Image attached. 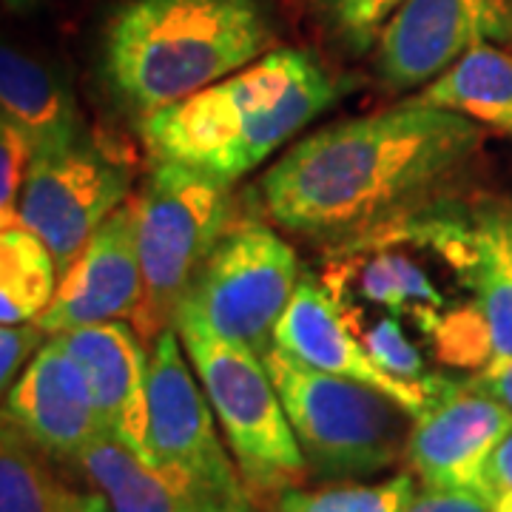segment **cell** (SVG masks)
<instances>
[{
	"label": "cell",
	"instance_id": "30bf717a",
	"mask_svg": "<svg viewBox=\"0 0 512 512\" xmlns=\"http://www.w3.org/2000/svg\"><path fill=\"white\" fill-rule=\"evenodd\" d=\"M484 43H512V0H407L376 40V74L407 92Z\"/></svg>",
	"mask_w": 512,
	"mask_h": 512
},
{
	"label": "cell",
	"instance_id": "6da1fadb",
	"mask_svg": "<svg viewBox=\"0 0 512 512\" xmlns=\"http://www.w3.org/2000/svg\"><path fill=\"white\" fill-rule=\"evenodd\" d=\"M481 143L478 123L413 97L299 140L259 197L285 231L339 245L444 197Z\"/></svg>",
	"mask_w": 512,
	"mask_h": 512
},
{
	"label": "cell",
	"instance_id": "e0dca14e",
	"mask_svg": "<svg viewBox=\"0 0 512 512\" xmlns=\"http://www.w3.org/2000/svg\"><path fill=\"white\" fill-rule=\"evenodd\" d=\"M0 114L20 128L32 154L57 151L83 137V120L69 83L9 43H0Z\"/></svg>",
	"mask_w": 512,
	"mask_h": 512
},
{
	"label": "cell",
	"instance_id": "d4e9b609",
	"mask_svg": "<svg viewBox=\"0 0 512 512\" xmlns=\"http://www.w3.org/2000/svg\"><path fill=\"white\" fill-rule=\"evenodd\" d=\"M32 160V146L20 134L18 126H12L0 114V217L18 220V202L26 180V168Z\"/></svg>",
	"mask_w": 512,
	"mask_h": 512
},
{
	"label": "cell",
	"instance_id": "1f68e13d",
	"mask_svg": "<svg viewBox=\"0 0 512 512\" xmlns=\"http://www.w3.org/2000/svg\"><path fill=\"white\" fill-rule=\"evenodd\" d=\"M3 3H6L9 9H15V12H23V9H29L35 0H3Z\"/></svg>",
	"mask_w": 512,
	"mask_h": 512
},
{
	"label": "cell",
	"instance_id": "8fae6325",
	"mask_svg": "<svg viewBox=\"0 0 512 512\" xmlns=\"http://www.w3.org/2000/svg\"><path fill=\"white\" fill-rule=\"evenodd\" d=\"M510 430L512 407L473 379L444 376L436 399L413 419L402 461L430 490H478L487 458Z\"/></svg>",
	"mask_w": 512,
	"mask_h": 512
},
{
	"label": "cell",
	"instance_id": "484cf974",
	"mask_svg": "<svg viewBox=\"0 0 512 512\" xmlns=\"http://www.w3.org/2000/svg\"><path fill=\"white\" fill-rule=\"evenodd\" d=\"M46 339L49 336L37 322H26V325L0 322V396H6L9 387L18 382L20 370L29 365V359Z\"/></svg>",
	"mask_w": 512,
	"mask_h": 512
},
{
	"label": "cell",
	"instance_id": "ba28073f",
	"mask_svg": "<svg viewBox=\"0 0 512 512\" xmlns=\"http://www.w3.org/2000/svg\"><path fill=\"white\" fill-rule=\"evenodd\" d=\"M148 467L234 504H254L231 461L200 379L185 365L183 342L165 328L148 359Z\"/></svg>",
	"mask_w": 512,
	"mask_h": 512
},
{
	"label": "cell",
	"instance_id": "4316f807",
	"mask_svg": "<svg viewBox=\"0 0 512 512\" xmlns=\"http://www.w3.org/2000/svg\"><path fill=\"white\" fill-rule=\"evenodd\" d=\"M404 512H495V501L481 490H430V487H424Z\"/></svg>",
	"mask_w": 512,
	"mask_h": 512
},
{
	"label": "cell",
	"instance_id": "5b68a950",
	"mask_svg": "<svg viewBox=\"0 0 512 512\" xmlns=\"http://www.w3.org/2000/svg\"><path fill=\"white\" fill-rule=\"evenodd\" d=\"M174 330L180 333L248 493L279 498L299 487L308 476V464L265 359L239 342L222 339L191 316H177Z\"/></svg>",
	"mask_w": 512,
	"mask_h": 512
},
{
	"label": "cell",
	"instance_id": "f546056e",
	"mask_svg": "<svg viewBox=\"0 0 512 512\" xmlns=\"http://www.w3.org/2000/svg\"><path fill=\"white\" fill-rule=\"evenodd\" d=\"M60 512H111V504L100 490H66Z\"/></svg>",
	"mask_w": 512,
	"mask_h": 512
},
{
	"label": "cell",
	"instance_id": "9a60e30c",
	"mask_svg": "<svg viewBox=\"0 0 512 512\" xmlns=\"http://www.w3.org/2000/svg\"><path fill=\"white\" fill-rule=\"evenodd\" d=\"M83 367L100 430L148 464V345L123 322L57 333Z\"/></svg>",
	"mask_w": 512,
	"mask_h": 512
},
{
	"label": "cell",
	"instance_id": "52a82bcc",
	"mask_svg": "<svg viewBox=\"0 0 512 512\" xmlns=\"http://www.w3.org/2000/svg\"><path fill=\"white\" fill-rule=\"evenodd\" d=\"M299 279L296 251L276 231L254 220L234 222L191 282L177 316H191L265 356L274 350V330Z\"/></svg>",
	"mask_w": 512,
	"mask_h": 512
},
{
	"label": "cell",
	"instance_id": "7402d4cb",
	"mask_svg": "<svg viewBox=\"0 0 512 512\" xmlns=\"http://www.w3.org/2000/svg\"><path fill=\"white\" fill-rule=\"evenodd\" d=\"M416 498L410 473L379 484H336L322 490H285L276 498V512H404Z\"/></svg>",
	"mask_w": 512,
	"mask_h": 512
},
{
	"label": "cell",
	"instance_id": "5bb4252c",
	"mask_svg": "<svg viewBox=\"0 0 512 512\" xmlns=\"http://www.w3.org/2000/svg\"><path fill=\"white\" fill-rule=\"evenodd\" d=\"M0 413L49 458L77 461L103 430L83 367L49 336L3 396Z\"/></svg>",
	"mask_w": 512,
	"mask_h": 512
},
{
	"label": "cell",
	"instance_id": "4dcf8cb0",
	"mask_svg": "<svg viewBox=\"0 0 512 512\" xmlns=\"http://www.w3.org/2000/svg\"><path fill=\"white\" fill-rule=\"evenodd\" d=\"M495 512H512V490L495 498Z\"/></svg>",
	"mask_w": 512,
	"mask_h": 512
},
{
	"label": "cell",
	"instance_id": "8992f818",
	"mask_svg": "<svg viewBox=\"0 0 512 512\" xmlns=\"http://www.w3.org/2000/svg\"><path fill=\"white\" fill-rule=\"evenodd\" d=\"M137 205V251L143 265V305L131 328L154 342L197 279L205 259L234 225L231 183L183 163H154Z\"/></svg>",
	"mask_w": 512,
	"mask_h": 512
},
{
	"label": "cell",
	"instance_id": "277c9868",
	"mask_svg": "<svg viewBox=\"0 0 512 512\" xmlns=\"http://www.w3.org/2000/svg\"><path fill=\"white\" fill-rule=\"evenodd\" d=\"M262 359L311 476L350 481L402 461L413 427L402 404L370 384L302 365L279 348Z\"/></svg>",
	"mask_w": 512,
	"mask_h": 512
},
{
	"label": "cell",
	"instance_id": "44dd1931",
	"mask_svg": "<svg viewBox=\"0 0 512 512\" xmlns=\"http://www.w3.org/2000/svg\"><path fill=\"white\" fill-rule=\"evenodd\" d=\"M66 490L49 456L0 413V512H60Z\"/></svg>",
	"mask_w": 512,
	"mask_h": 512
},
{
	"label": "cell",
	"instance_id": "cb8c5ba5",
	"mask_svg": "<svg viewBox=\"0 0 512 512\" xmlns=\"http://www.w3.org/2000/svg\"><path fill=\"white\" fill-rule=\"evenodd\" d=\"M345 316H348L353 333L359 336V342L370 353V359L382 367L384 373H390L393 379H402V382L410 384H421L430 379L427 365H424V356L407 339L399 316L382 313L376 319H367L365 313L353 311H345Z\"/></svg>",
	"mask_w": 512,
	"mask_h": 512
},
{
	"label": "cell",
	"instance_id": "7a4b0ae2",
	"mask_svg": "<svg viewBox=\"0 0 512 512\" xmlns=\"http://www.w3.org/2000/svg\"><path fill=\"white\" fill-rule=\"evenodd\" d=\"M353 89L302 49H271L225 80L140 117L154 163L237 183Z\"/></svg>",
	"mask_w": 512,
	"mask_h": 512
},
{
	"label": "cell",
	"instance_id": "3957f363",
	"mask_svg": "<svg viewBox=\"0 0 512 512\" xmlns=\"http://www.w3.org/2000/svg\"><path fill=\"white\" fill-rule=\"evenodd\" d=\"M271 43L265 0H128L109 20L103 72L146 117L245 69Z\"/></svg>",
	"mask_w": 512,
	"mask_h": 512
},
{
	"label": "cell",
	"instance_id": "d6986e66",
	"mask_svg": "<svg viewBox=\"0 0 512 512\" xmlns=\"http://www.w3.org/2000/svg\"><path fill=\"white\" fill-rule=\"evenodd\" d=\"M476 237V302L493 342V362L512 356V200L478 197L470 205Z\"/></svg>",
	"mask_w": 512,
	"mask_h": 512
},
{
	"label": "cell",
	"instance_id": "d6a6232c",
	"mask_svg": "<svg viewBox=\"0 0 512 512\" xmlns=\"http://www.w3.org/2000/svg\"><path fill=\"white\" fill-rule=\"evenodd\" d=\"M9 222H18V220H9V217H0V225H9Z\"/></svg>",
	"mask_w": 512,
	"mask_h": 512
},
{
	"label": "cell",
	"instance_id": "2e32d148",
	"mask_svg": "<svg viewBox=\"0 0 512 512\" xmlns=\"http://www.w3.org/2000/svg\"><path fill=\"white\" fill-rule=\"evenodd\" d=\"M74 464L109 498L111 512H254V504H234L163 476L106 433H100Z\"/></svg>",
	"mask_w": 512,
	"mask_h": 512
},
{
	"label": "cell",
	"instance_id": "83f0119b",
	"mask_svg": "<svg viewBox=\"0 0 512 512\" xmlns=\"http://www.w3.org/2000/svg\"><path fill=\"white\" fill-rule=\"evenodd\" d=\"M478 490L490 498H498V495L510 493L512 490V430L498 441L484 470H481V478H478Z\"/></svg>",
	"mask_w": 512,
	"mask_h": 512
},
{
	"label": "cell",
	"instance_id": "603a6c76",
	"mask_svg": "<svg viewBox=\"0 0 512 512\" xmlns=\"http://www.w3.org/2000/svg\"><path fill=\"white\" fill-rule=\"evenodd\" d=\"M407 0H311L313 18L322 32L350 55H365L376 46L384 23Z\"/></svg>",
	"mask_w": 512,
	"mask_h": 512
},
{
	"label": "cell",
	"instance_id": "9c48e42d",
	"mask_svg": "<svg viewBox=\"0 0 512 512\" xmlns=\"http://www.w3.org/2000/svg\"><path fill=\"white\" fill-rule=\"evenodd\" d=\"M131 160L109 143L80 137L32 154L20 191L18 222L43 239L63 274L92 234L126 202Z\"/></svg>",
	"mask_w": 512,
	"mask_h": 512
},
{
	"label": "cell",
	"instance_id": "7c38bea8",
	"mask_svg": "<svg viewBox=\"0 0 512 512\" xmlns=\"http://www.w3.org/2000/svg\"><path fill=\"white\" fill-rule=\"evenodd\" d=\"M143 265L137 251V205L123 202L60 274L55 299L37 319L46 336L86 325L134 322L143 305Z\"/></svg>",
	"mask_w": 512,
	"mask_h": 512
},
{
	"label": "cell",
	"instance_id": "4fadbf2b",
	"mask_svg": "<svg viewBox=\"0 0 512 512\" xmlns=\"http://www.w3.org/2000/svg\"><path fill=\"white\" fill-rule=\"evenodd\" d=\"M274 348L288 353L302 365L382 390L384 396L402 404L413 419H419L430 407L444 384V376L436 373H430V379L421 384L402 382L384 373L370 359L359 336L353 333L336 296L325 288V282H316L313 276L299 279L291 302L274 330Z\"/></svg>",
	"mask_w": 512,
	"mask_h": 512
},
{
	"label": "cell",
	"instance_id": "f1b7e54d",
	"mask_svg": "<svg viewBox=\"0 0 512 512\" xmlns=\"http://www.w3.org/2000/svg\"><path fill=\"white\" fill-rule=\"evenodd\" d=\"M473 384L481 387L484 393L495 396L498 402H504L512 407V356L510 359H498L490 362L484 370H478L473 376Z\"/></svg>",
	"mask_w": 512,
	"mask_h": 512
},
{
	"label": "cell",
	"instance_id": "ac0fdd59",
	"mask_svg": "<svg viewBox=\"0 0 512 512\" xmlns=\"http://www.w3.org/2000/svg\"><path fill=\"white\" fill-rule=\"evenodd\" d=\"M416 100L512 137V52L478 46L430 80Z\"/></svg>",
	"mask_w": 512,
	"mask_h": 512
},
{
	"label": "cell",
	"instance_id": "ffe728a7",
	"mask_svg": "<svg viewBox=\"0 0 512 512\" xmlns=\"http://www.w3.org/2000/svg\"><path fill=\"white\" fill-rule=\"evenodd\" d=\"M55 256L26 225H0V322H37L55 299Z\"/></svg>",
	"mask_w": 512,
	"mask_h": 512
}]
</instances>
